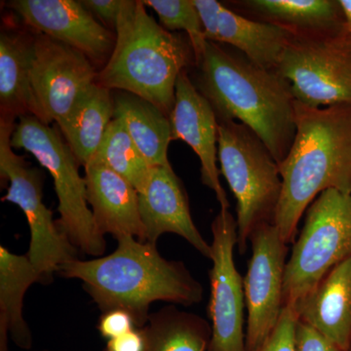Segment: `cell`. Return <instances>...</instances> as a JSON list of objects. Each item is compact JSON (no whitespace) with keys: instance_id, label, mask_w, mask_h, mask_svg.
<instances>
[{"instance_id":"16","label":"cell","mask_w":351,"mask_h":351,"mask_svg":"<svg viewBox=\"0 0 351 351\" xmlns=\"http://www.w3.org/2000/svg\"><path fill=\"white\" fill-rule=\"evenodd\" d=\"M84 168L88 204L98 232L145 242L137 189L96 157Z\"/></svg>"},{"instance_id":"33","label":"cell","mask_w":351,"mask_h":351,"mask_svg":"<svg viewBox=\"0 0 351 351\" xmlns=\"http://www.w3.org/2000/svg\"><path fill=\"white\" fill-rule=\"evenodd\" d=\"M343 12V23L338 38L351 51V0H339Z\"/></svg>"},{"instance_id":"7","label":"cell","mask_w":351,"mask_h":351,"mask_svg":"<svg viewBox=\"0 0 351 351\" xmlns=\"http://www.w3.org/2000/svg\"><path fill=\"white\" fill-rule=\"evenodd\" d=\"M306 213L286 265L283 307L295 308L332 267L351 257V193L323 191Z\"/></svg>"},{"instance_id":"5","label":"cell","mask_w":351,"mask_h":351,"mask_svg":"<svg viewBox=\"0 0 351 351\" xmlns=\"http://www.w3.org/2000/svg\"><path fill=\"white\" fill-rule=\"evenodd\" d=\"M221 172L237 198V247L241 255L254 230L274 223L282 191L278 163L251 129L219 119Z\"/></svg>"},{"instance_id":"3","label":"cell","mask_w":351,"mask_h":351,"mask_svg":"<svg viewBox=\"0 0 351 351\" xmlns=\"http://www.w3.org/2000/svg\"><path fill=\"white\" fill-rule=\"evenodd\" d=\"M199 89L219 119H239L282 162L295 136L294 95L276 71L241 59L207 41L199 63Z\"/></svg>"},{"instance_id":"6","label":"cell","mask_w":351,"mask_h":351,"mask_svg":"<svg viewBox=\"0 0 351 351\" xmlns=\"http://www.w3.org/2000/svg\"><path fill=\"white\" fill-rule=\"evenodd\" d=\"M19 119L11 145L32 154L50 173L59 201L60 230L77 250L103 257L107 241L95 226L93 214L88 207L86 182L80 174V164L61 131L32 115Z\"/></svg>"},{"instance_id":"27","label":"cell","mask_w":351,"mask_h":351,"mask_svg":"<svg viewBox=\"0 0 351 351\" xmlns=\"http://www.w3.org/2000/svg\"><path fill=\"white\" fill-rule=\"evenodd\" d=\"M299 322L297 313L292 307H283L274 331L270 332L262 345L254 351H297L295 331Z\"/></svg>"},{"instance_id":"2","label":"cell","mask_w":351,"mask_h":351,"mask_svg":"<svg viewBox=\"0 0 351 351\" xmlns=\"http://www.w3.org/2000/svg\"><path fill=\"white\" fill-rule=\"evenodd\" d=\"M295 136L278 164L282 191L274 225L293 243L307 208L328 189L351 193V107L295 103Z\"/></svg>"},{"instance_id":"22","label":"cell","mask_w":351,"mask_h":351,"mask_svg":"<svg viewBox=\"0 0 351 351\" xmlns=\"http://www.w3.org/2000/svg\"><path fill=\"white\" fill-rule=\"evenodd\" d=\"M114 117L112 90L95 82L76 104L71 114L58 124L80 165L93 158L108 124Z\"/></svg>"},{"instance_id":"11","label":"cell","mask_w":351,"mask_h":351,"mask_svg":"<svg viewBox=\"0 0 351 351\" xmlns=\"http://www.w3.org/2000/svg\"><path fill=\"white\" fill-rule=\"evenodd\" d=\"M251 258L243 279L247 308L246 351L274 331L283 311L287 243L274 223L258 226L250 237Z\"/></svg>"},{"instance_id":"35","label":"cell","mask_w":351,"mask_h":351,"mask_svg":"<svg viewBox=\"0 0 351 351\" xmlns=\"http://www.w3.org/2000/svg\"><path fill=\"white\" fill-rule=\"evenodd\" d=\"M41 351H47V350H41Z\"/></svg>"},{"instance_id":"4","label":"cell","mask_w":351,"mask_h":351,"mask_svg":"<svg viewBox=\"0 0 351 351\" xmlns=\"http://www.w3.org/2000/svg\"><path fill=\"white\" fill-rule=\"evenodd\" d=\"M143 0H126L112 56L96 82L145 99L170 117L178 77L195 59L191 43L158 25Z\"/></svg>"},{"instance_id":"28","label":"cell","mask_w":351,"mask_h":351,"mask_svg":"<svg viewBox=\"0 0 351 351\" xmlns=\"http://www.w3.org/2000/svg\"><path fill=\"white\" fill-rule=\"evenodd\" d=\"M135 328L137 326L133 316L123 309H112L101 313L97 326L101 336L107 341L126 334Z\"/></svg>"},{"instance_id":"34","label":"cell","mask_w":351,"mask_h":351,"mask_svg":"<svg viewBox=\"0 0 351 351\" xmlns=\"http://www.w3.org/2000/svg\"><path fill=\"white\" fill-rule=\"evenodd\" d=\"M346 351H351V341L350 343V346H348V350H346Z\"/></svg>"},{"instance_id":"12","label":"cell","mask_w":351,"mask_h":351,"mask_svg":"<svg viewBox=\"0 0 351 351\" xmlns=\"http://www.w3.org/2000/svg\"><path fill=\"white\" fill-rule=\"evenodd\" d=\"M97 75L93 63L80 51L40 32L34 34L32 87L43 123L64 121Z\"/></svg>"},{"instance_id":"19","label":"cell","mask_w":351,"mask_h":351,"mask_svg":"<svg viewBox=\"0 0 351 351\" xmlns=\"http://www.w3.org/2000/svg\"><path fill=\"white\" fill-rule=\"evenodd\" d=\"M40 276L27 255H16L0 246V351H8L9 337L22 350H29L32 336L23 315L25 293Z\"/></svg>"},{"instance_id":"15","label":"cell","mask_w":351,"mask_h":351,"mask_svg":"<svg viewBox=\"0 0 351 351\" xmlns=\"http://www.w3.org/2000/svg\"><path fill=\"white\" fill-rule=\"evenodd\" d=\"M138 193L145 242L156 244L161 235L173 233L211 260V244L196 228L184 184L172 167L152 168L147 186Z\"/></svg>"},{"instance_id":"13","label":"cell","mask_w":351,"mask_h":351,"mask_svg":"<svg viewBox=\"0 0 351 351\" xmlns=\"http://www.w3.org/2000/svg\"><path fill=\"white\" fill-rule=\"evenodd\" d=\"M9 6L29 27L80 51L93 64H106L112 56L115 36L82 1L15 0Z\"/></svg>"},{"instance_id":"1","label":"cell","mask_w":351,"mask_h":351,"mask_svg":"<svg viewBox=\"0 0 351 351\" xmlns=\"http://www.w3.org/2000/svg\"><path fill=\"white\" fill-rule=\"evenodd\" d=\"M58 274L82 281L101 313L123 309L144 328L154 302L191 306L202 302V285L182 262L163 258L156 244L133 237L117 239L112 254L64 263Z\"/></svg>"},{"instance_id":"10","label":"cell","mask_w":351,"mask_h":351,"mask_svg":"<svg viewBox=\"0 0 351 351\" xmlns=\"http://www.w3.org/2000/svg\"><path fill=\"white\" fill-rule=\"evenodd\" d=\"M209 313L212 336L208 351H246L243 278L234 262L237 218L221 209L212 223Z\"/></svg>"},{"instance_id":"18","label":"cell","mask_w":351,"mask_h":351,"mask_svg":"<svg viewBox=\"0 0 351 351\" xmlns=\"http://www.w3.org/2000/svg\"><path fill=\"white\" fill-rule=\"evenodd\" d=\"M34 36L18 31H2L0 36V108L1 119L23 115L38 119V108L32 87Z\"/></svg>"},{"instance_id":"32","label":"cell","mask_w":351,"mask_h":351,"mask_svg":"<svg viewBox=\"0 0 351 351\" xmlns=\"http://www.w3.org/2000/svg\"><path fill=\"white\" fill-rule=\"evenodd\" d=\"M145 348L144 328H135L126 334L108 341L105 351H144Z\"/></svg>"},{"instance_id":"8","label":"cell","mask_w":351,"mask_h":351,"mask_svg":"<svg viewBox=\"0 0 351 351\" xmlns=\"http://www.w3.org/2000/svg\"><path fill=\"white\" fill-rule=\"evenodd\" d=\"M13 120L0 119V178L7 184L1 201L17 205L25 214L31 232L29 251L25 254L40 276L41 284H50L64 263L77 258V249L60 230L53 213L43 202V176L11 145Z\"/></svg>"},{"instance_id":"29","label":"cell","mask_w":351,"mask_h":351,"mask_svg":"<svg viewBox=\"0 0 351 351\" xmlns=\"http://www.w3.org/2000/svg\"><path fill=\"white\" fill-rule=\"evenodd\" d=\"M297 351H343L317 331L299 321L295 331Z\"/></svg>"},{"instance_id":"23","label":"cell","mask_w":351,"mask_h":351,"mask_svg":"<svg viewBox=\"0 0 351 351\" xmlns=\"http://www.w3.org/2000/svg\"><path fill=\"white\" fill-rule=\"evenodd\" d=\"M253 12L294 34H337L343 23L339 0H250Z\"/></svg>"},{"instance_id":"31","label":"cell","mask_w":351,"mask_h":351,"mask_svg":"<svg viewBox=\"0 0 351 351\" xmlns=\"http://www.w3.org/2000/svg\"><path fill=\"white\" fill-rule=\"evenodd\" d=\"M202 24L205 38L216 43L219 36V13L221 4L217 0H193Z\"/></svg>"},{"instance_id":"9","label":"cell","mask_w":351,"mask_h":351,"mask_svg":"<svg viewBox=\"0 0 351 351\" xmlns=\"http://www.w3.org/2000/svg\"><path fill=\"white\" fill-rule=\"evenodd\" d=\"M276 71L295 101L311 108L351 107V51L337 34L292 32Z\"/></svg>"},{"instance_id":"14","label":"cell","mask_w":351,"mask_h":351,"mask_svg":"<svg viewBox=\"0 0 351 351\" xmlns=\"http://www.w3.org/2000/svg\"><path fill=\"white\" fill-rule=\"evenodd\" d=\"M172 141L188 144L200 160L201 181L216 195L221 209L230 203L219 181L218 161L219 121L209 101L198 91L186 71L176 83L175 104L169 117Z\"/></svg>"},{"instance_id":"17","label":"cell","mask_w":351,"mask_h":351,"mask_svg":"<svg viewBox=\"0 0 351 351\" xmlns=\"http://www.w3.org/2000/svg\"><path fill=\"white\" fill-rule=\"evenodd\" d=\"M299 321L339 350L351 341V257L332 267L295 307Z\"/></svg>"},{"instance_id":"25","label":"cell","mask_w":351,"mask_h":351,"mask_svg":"<svg viewBox=\"0 0 351 351\" xmlns=\"http://www.w3.org/2000/svg\"><path fill=\"white\" fill-rule=\"evenodd\" d=\"M94 157L130 182L138 193L144 191L152 167L138 151L121 120L113 117Z\"/></svg>"},{"instance_id":"21","label":"cell","mask_w":351,"mask_h":351,"mask_svg":"<svg viewBox=\"0 0 351 351\" xmlns=\"http://www.w3.org/2000/svg\"><path fill=\"white\" fill-rule=\"evenodd\" d=\"M292 32L269 22L245 18L221 4L217 43H228L241 51L261 68L276 71Z\"/></svg>"},{"instance_id":"24","label":"cell","mask_w":351,"mask_h":351,"mask_svg":"<svg viewBox=\"0 0 351 351\" xmlns=\"http://www.w3.org/2000/svg\"><path fill=\"white\" fill-rule=\"evenodd\" d=\"M144 331V351H208L212 336L206 319L175 306L151 313Z\"/></svg>"},{"instance_id":"30","label":"cell","mask_w":351,"mask_h":351,"mask_svg":"<svg viewBox=\"0 0 351 351\" xmlns=\"http://www.w3.org/2000/svg\"><path fill=\"white\" fill-rule=\"evenodd\" d=\"M82 3L115 32L126 0H83Z\"/></svg>"},{"instance_id":"26","label":"cell","mask_w":351,"mask_h":351,"mask_svg":"<svg viewBox=\"0 0 351 351\" xmlns=\"http://www.w3.org/2000/svg\"><path fill=\"white\" fill-rule=\"evenodd\" d=\"M145 6L156 11L164 29L184 31L188 34L195 63H199L206 47L199 14L193 0H143Z\"/></svg>"},{"instance_id":"20","label":"cell","mask_w":351,"mask_h":351,"mask_svg":"<svg viewBox=\"0 0 351 351\" xmlns=\"http://www.w3.org/2000/svg\"><path fill=\"white\" fill-rule=\"evenodd\" d=\"M114 117L123 122L127 132L147 163L154 167H172L168 149L172 141L169 117L152 103L128 93L113 95Z\"/></svg>"}]
</instances>
